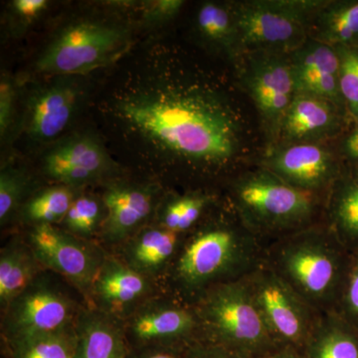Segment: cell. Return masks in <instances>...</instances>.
<instances>
[{
  "label": "cell",
  "mask_w": 358,
  "mask_h": 358,
  "mask_svg": "<svg viewBox=\"0 0 358 358\" xmlns=\"http://www.w3.org/2000/svg\"><path fill=\"white\" fill-rule=\"evenodd\" d=\"M73 194L69 188L56 186L48 188L26 204V218L38 224H52L64 219L72 205Z\"/></svg>",
  "instance_id": "83f0119b"
},
{
  "label": "cell",
  "mask_w": 358,
  "mask_h": 358,
  "mask_svg": "<svg viewBox=\"0 0 358 358\" xmlns=\"http://www.w3.org/2000/svg\"><path fill=\"white\" fill-rule=\"evenodd\" d=\"M242 83L268 136L279 138L285 117L296 94L291 57L285 54H244Z\"/></svg>",
  "instance_id": "9c48e42d"
},
{
  "label": "cell",
  "mask_w": 358,
  "mask_h": 358,
  "mask_svg": "<svg viewBox=\"0 0 358 358\" xmlns=\"http://www.w3.org/2000/svg\"><path fill=\"white\" fill-rule=\"evenodd\" d=\"M76 333L38 334L10 341L11 358H75Z\"/></svg>",
  "instance_id": "4316f807"
},
{
  "label": "cell",
  "mask_w": 358,
  "mask_h": 358,
  "mask_svg": "<svg viewBox=\"0 0 358 358\" xmlns=\"http://www.w3.org/2000/svg\"><path fill=\"white\" fill-rule=\"evenodd\" d=\"M36 258L20 247L6 249L0 257V301L7 308L34 281Z\"/></svg>",
  "instance_id": "484cf974"
},
{
  "label": "cell",
  "mask_w": 358,
  "mask_h": 358,
  "mask_svg": "<svg viewBox=\"0 0 358 358\" xmlns=\"http://www.w3.org/2000/svg\"><path fill=\"white\" fill-rule=\"evenodd\" d=\"M352 254L322 221L265 244L263 261L320 313L333 312Z\"/></svg>",
  "instance_id": "3957f363"
},
{
  "label": "cell",
  "mask_w": 358,
  "mask_h": 358,
  "mask_svg": "<svg viewBox=\"0 0 358 358\" xmlns=\"http://www.w3.org/2000/svg\"><path fill=\"white\" fill-rule=\"evenodd\" d=\"M79 96L76 84L68 78L38 90L28 106V136L34 141H48L62 134L74 115Z\"/></svg>",
  "instance_id": "2e32d148"
},
{
  "label": "cell",
  "mask_w": 358,
  "mask_h": 358,
  "mask_svg": "<svg viewBox=\"0 0 358 358\" xmlns=\"http://www.w3.org/2000/svg\"><path fill=\"white\" fill-rule=\"evenodd\" d=\"M326 1L257 0L234 4L242 55H291L308 41L312 20Z\"/></svg>",
  "instance_id": "8992f818"
},
{
  "label": "cell",
  "mask_w": 358,
  "mask_h": 358,
  "mask_svg": "<svg viewBox=\"0 0 358 358\" xmlns=\"http://www.w3.org/2000/svg\"><path fill=\"white\" fill-rule=\"evenodd\" d=\"M192 306L200 341L243 358H260L282 348L268 331L245 278L214 287Z\"/></svg>",
  "instance_id": "5b68a950"
},
{
  "label": "cell",
  "mask_w": 358,
  "mask_h": 358,
  "mask_svg": "<svg viewBox=\"0 0 358 358\" xmlns=\"http://www.w3.org/2000/svg\"><path fill=\"white\" fill-rule=\"evenodd\" d=\"M233 212L263 243L317 222L319 196L303 192L261 167L231 185Z\"/></svg>",
  "instance_id": "277c9868"
},
{
  "label": "cell",
  "mask_w": 358,
  "mask_h": 358,
  "mask_svg": "<svg viewBox=\"0 0 358 358\" xmlns=\"http://www.w3.org/2000/svg\"><path fill=\"white\" fill-rule=\"evenodd\" d=\"M341 108L320 96L296 93L280 131L281 145L319 143L338 134Z\"/></svg>",
  "instance_id": "e0dca14e"
},
{
  "label": "cell",
  "mask_w": 358,
  "mask_h": 358,
  "mask_svg": "<svg viewBox=\"0 0 358 358\" xmlns=\"http://www.w3.org/2000/svg\"><path fill=\"white\" fill-rule=\"evenodd\" d=\"M197 30L209 43L231 56L242 55L234 6L205 2L196 16Z\"/></svg>",
  "instance_id": "d4e9b609"
},
{
  "label": "cell",
  "mask_w": 358,
  "mask_h": 358,
  "mask_svg": "<svg viewBox=\"0 0 358 358\" xmlns=\"http://www.w3.org/2000/svg\"><path fill=\"white\" fill-rule=\"evenodd\" d=\"M26 180L20 171L6 169L0 174V220H7L20 204L24 193Z\"/></svg>",
  "instance_id": "1f68e13d"
},
{
  "label": "cell",
  "mask_w": 358,
  "mask_h": 358,
  "mask_svg": "<svg viewBox=\"0 0 358 358\" xmlns=\"http://www.w3.org/2000/svg\"><path fill=\"white\" fill-rule=\"evenodd\" d=\"M14 109V90L8 80L2 78L0 84V134L1 138L7 134L11 121Z\"/></svg>",
  "instance_id": "836d02e7"
},
{
  "label": "cell",
  "mask_w": 358,
  "mask_h": 358,
  "mask_svg": "<svg viewBox=\"0 0 358 358\" xmlns=\"http://www.w3.org/2000/svg\"><path fill=\"white\" fill-rule=\"evenodd\" d=\"M322 223L350 253L358 250V171L338 176L327 193Z\"/></svg>",
  "instance_id": "d6986e66"
},
{
  "label": "cell",
  "mask_w": 358,
  "mask_h": 358,
  "mask_svg": "<svg viewBox=\"0 0 358 358\" xmlns=\"http://www.w3.org/2000/svg\"><path fill=\"white\" fill-rule=\"evenodd\" d=\"M315 40L358 48V0L326 2L315 17Z\"/></svg>",
  "instance_id": "cb8c5ba5"
},
{
  "label": "cell",
  "mask_w": 358,
  "mask_h": 358,
  "mask_svg": "<svg viewBox=\"0 0 358 358\" xmlns=\"http://www.w3.org/2000/svg\"><path fill=\"white\" fill-rule=\"evenodd\" d=\"M126 331L138 348L186 346L201 339L194 308L176 299L141 308L131 315Z\"/></svg>",
  "instance_id": "7c38bea8"
},
{
  "label": "cell",
  "mask_w": 358,
  "mask_h": 358,
  "mask_svg": "<svg viewBox=\"0 0 358 358\" xmlns=\"http://www.w3.org/2000/svg\"><path fill=\"white\" fill-rule=\"evenodd\" d=\"M334 312L358 331V250L352 254L350 267Z\"/></svg>",
  "instance_id": "f546056e"
},
{
  "label": "cell",
  "mask_w": 358,
  "mask_h": 358,
  "mask_svg": "<svg viewBox=\"0 0 358 358\" xmlns=\"http://www.w3.org/2000/svg\"><path fill=\"white\" fill-rule=\"evenodd\" d=\"M264 248L234 212L197 225L169 265L176 300L192 306L214 287L244 279L263 262Z\"/></svg>",
  "instance_id": "7a4b0ae2"
},
{
  "label": "cell",
  "mask_w": 358,
  "mask_h": 358,
  "mask_svg": "<svg viewBox=\"0 0 358 358\" xmlns=\"http://www.w3.org/2000/svg\"><path fill=\"white\" fill-rule=\"evenodd\" d=\"M182 238L162 226L141 231L128 249L129 267L141 275L169 267Z\"/></svg>",
  "instance_id": "603a6c76"
},
{
  "label": "cell",
  "mask_w": 358,
  "mask_h": 358,
  "mask_svg": "<svg viewBox=\"0 0 358 358\" xmlns=\"http://www.w3.org/2000/svg\"><path fill=\"white\" fill-rule=\"evenodd\" d=\"M6 308L9 341L70 331L76 315L74 303L66 294L35 280Z\"/></svg>",
  "instance_id": "30bf717a"
},
{
  "label": "cell",
  "mask_w": 358,
  "mask_h": 358,
  "mask_svg": "<svg viewBox=\"0 0 358 358\" xmlns=\"http://www.w3.org/2000/svg\"><path fill=\"white\" fill-rule=\"evenodd\" d=\"M245 280L278 345L303 352L322 313L301 298L264 261Z\"/></svg>",
  "instance_id": "ba28073f"
},
{
  "label": "cell",
  "mask_w": 358,
  "mask_h": 358,
  "mask_svg": "<svg viewBox=\"0 0 358 358\" xmlns=\"http://www.w3.org/2000/svg\"><path fill=\"white\" fill-rule=\"evenodd\" d=\"M30 247L39 263L84 288L93 284L100 270L91 250L52 224L35 226L30 233Z\"/></svg>",
  "instance_id": "4fadbf2b"
},
{
  "label": "cell",
  "mask_w": 358,
  "mask_h": 358,
  "mask_svg": "<svg viewBox=\"0 0 358 358\" xmlns=\"http://www.w3.org/2000/svg\"><path fill=\"white\" fill-rule=\"evenodd\" d=\"M303 353L307 358H358V331L334 310L322 313Z\"/></svg>",
  "instance_id": "7402d4cb"
},
{
  "label": "cell",
  "mask_w": 358,
  "mask_h": 358,
  "mask_svg": "<svg viewBox=\"0 0 358 358\" xmlns=\"http://www.w3.org/2000/svg\"><path fill=\"white\" fill-rule=\"evenodd\" d=\"M339 57V86L345 108L358 120V48L334 47Z\"/></svg>",
  "instance_id": "f1b7e54d"
},
{
  "label": "cell",
  "mask_w": 358,
  "mask_h": 358,
  "mask_svg": "<svg viewBox=\"0 0 358 358\" xmlns=\"http://www.w3.org/2000/svg\"><path fill=\"white\" fill-rule=\"evenodd\" d=\"M100 212V206L95 199L79 197L73 201L65 216L66 226L76 234L90 235L98 225Z\"/></svg>",
  "instance_id": "4dcf8cb0"
},
{
  "label": "cell",
  "mask_w": 358,
  "mask_h": 358,
  "mask_svg": "<svg viewBox=\"0 0 358 358\" xmlns=\"http://www.w3.org/2000/svg\"><path fill=\"white\" fill-rule=\"evenodd\" d=\"M107 217L103 233L110 241H121L138 228L152 209V192L145 187L115 185L103 195Z\"/></svg>",
  "instance_id": "ac0fdd59"
},
{
  "label": "cell",
  "mask_w": 358,
  "mask_h": 358,
  "mask_svg": "<svg viewBox=\"0 0 358 358\" xmlns=\"http://www.w3.org/2000/svg\"><path fill=\"white\" fill-rule=\"evenodd\" d=\"M129 32L114 21H73L54 37L37 61V69L58 76L86 74L115 60L126 50Z\"/></svg>",
  "instance_id": "52a82bcc"
},
{
  "label": "cell",
  "mask_w": 358,
  "mask_h": 358,
  "mask_svg": "<svg viewBox=\"0 0 358 358\" xmlns=\"http://www.w3.org/2000/svg\"><path fill=\"white\" fill-rule=\"evenodd\" d=\"M93 285L99 300L110 308L133 305L148 291L147 280L141 273L114 260L103 264Z\"/></svg>",
  "instance_id": "ffe728a7"
},
{
  "label": "cell",
  "mask_w": 358,
  "mask_h": 358,
  "mask_svg": "<svg viewBox=\"0 0 358 358\" xmlns=\"http://www.w3.org/2000/svg\"><path fill=\"white\" fill-rule=\"evenodd\" d=\"M262 167L289 185L315 196L327 194L339 176L336 159L320 143L278 145L265 157Z\"/></svg>",
  "instance_id": "8fae6325"
},
{
  "label": "cell",
  "mask_w": 358,
  "mask_h": 358,
  "mask_svg": "<svg viewBox=\"0 0 358 358\" xmlns=\"http://www.w3.org/2000/svg\"><path fill=\"white\" fill-rule=\"evenodd\" d=\"M185 2L181 0H155L143 6V18L148 24H162L173 20Z\"/></svg>",
  "instance_id": "d6a6232c"
},
{
  "label": "cell",
  "mask_w": 358,
  "mask_h": 358,
  "mask_svg": "<svg viewBox=\"0 0 358 358\" xmlns=\"http://www.w3.org/2000/svg\"><path fill=\"white\" fill-rule=\"evenodd\" d=\"M75 358H127L124 334L106 317L85 313L78 320Z\"/></svg>",
  "instance_id": "44dd1931"
},
{
  "label": "cell",
  "mask_w": 358,
  "mask_h": 358,
  "mask_svg": "<svg viewBox=\"0 0 358 358\" xmlns=\"http://www.w3.org/2000/svg\"><path fill=\"white\" fill-rule=\"evenodd\" d=\"M115 115L155 154L202 171L227 167L241 152L236 114L202 85L150 78L120 96Z\"/></svg>",
  "instance_id": "6da1fadb"
},
{
  "label": "cell",
  "mask_w": 358,
  "mask_h": 358,
  "mask_svg": "<svg viewBox=\"0 0 358 358\" xmlns=\"http://www.w3.org/2000/svg\"><path fill=\"white\" fill-rule=\"evenodd\" d=\"M48 6L46 0H15L13 2L14 13L26 20L36 18Z\"/></svg>",
  "instance_id": "8d00e7d4"
},
{
  "label": "cell",
  "mask_w": 358,
  "mask_h": 358,
  "mask_svg": "<svg viewBox=\"0 0 358 358\" xmlns=\"http://www.w3.org/2000/svg\"><path fill=\"white\" fill-rule=\"evenodd\" d=\"M289 57L296 93L320 96L345 109L339 86V57L334 47L308 40Z\"/></svg>",
  "instance_id": "9a60e30c"
},
{
  "label": "cell",
  "mask_w": 358,
  "mask_h": 358,
  "mask_svg": "<svg viewBox=\"0 0 358 358\" xmlns=\"http://www.w3.org/2000/svg\"><path fill=\"white\" fill-rule=\"evenodd\" d=\"M185 358H243L222 346L197 341L186 348Z\"/></svg>",
  "instance_id": "e575fe53"
},
{
  "label": "cell",
  "mask_w": 358,
  "mask_h": 358,
  "mask_svg": "<svg viewBox=\"0 0 358 358\" xmlns=\"http://www.w3.org/2000/svg\"><path fill=\"white\" fill-rule=\"evenodd\" d=\"M186 346H145L127 358H185Z\"/></svg>",
  "instance_id": "d590c367"
},
{
  "label": "cell",
  "mask_w": 358,
  "mask_h": 358,
  "mask_svg": "<svg viewBox=\"0 0 358 358\" xmlns=\"http://www.w3.org/2000/svg\"><path fill=\"white\" fill-rule=\"evenodd\" d=\"M343 148L346 157L358 164V120L352 133L348 134L343 141Z\"/></svg>",
  "instance_id": "74e56055"
},
{
  "label": "cell",
  "mask_w": 358,
  "mask_h": 358,
  "mask_svg": "<svg viewBox=\"0 0 358 358\" xmlns=\"http://www.w3.org/2000/svg\"><path fill=\"white\" fill-rule=\"evenodd\" d=\"M110 167L109 155L93 136H71L47 152L44 157V171L47 176L67 185L89 182Z\"/></svg>",
  "instance_id": "5bb4252c"
},
{
  "label": "cell",
  "mask_w": 358,
  "mask_h": 358,
  "mask_svg": "<svg viewBox=\"0 0 358 358\" xmlns=\"http://www.w3.org/2000/svg\"><path fill=\"white\" fill-rule=\"evenodd\" d=\"M260 358H307L305 353L291 348H282Z\"/></svg>",
  "instance_id": "f35d334b"
}]
</instances>
